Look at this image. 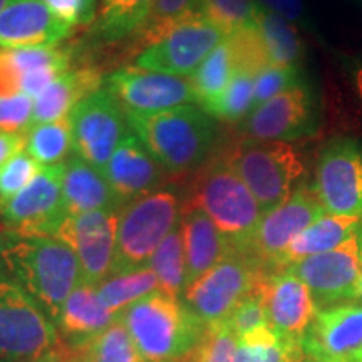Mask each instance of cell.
Instances as JSON below:
<instances>
[{"mask_svg": "<svg viewBox=\"0 0 362 362\" xmlns=\"http://www.w3.org/2000/svg\"><path fill=\"white\" fill-rule=\"evenodd\" d=\"M233 76V59L225 37L223 42L216 45L214 52L203 61V64L189 78L194 89V96H197V106H200L205 112L210 111L211 106L218 101L225 89L228 88Z\"/></svg>", "mask_w": 362, "mask_h": 362, "instance_id": "1f68e13d", "label": "cell"}, {"mask_svg": "<svg viewBox=\"0 0 362 362\" xmlns=\"http://www.w3.org/2000/svg\"><path fill=\"white\" fill-rule=\"evenodd\" d=\"M74 153L104 170L121 139L129 133L128 119L106 88L81 101L69 115Z\"/></svg>", "mask_w": 362, "mask_h": 362, "instance_id": "5bb4252c", "label": "cell"}, {"mask_svg": "<svg viewBox=\"0 0 362 362\" xmlns=\"http://www.w3.org/2000/svg\"><path fill=\"white\" fill-rule=\"evenodd\" d=\"M96 287L103 304L116 315L143 297L160 291L156 274L149 267L112 274Z\"/></svg>", "mask_w": 362, "mask_h": 362, "instance_id": "4dcf8cb0", "label": "cell"}, {"mask_svg": "<svg viewBox=\"0 0 362 362\" xmlns=\"http://www.w3.org/2000/svg\"><path fill=\"white\" fill-rule=\"evenodd\" d=\"M198 12L211 24L225 33V35L255 24L260 6L257 0H198Z\"/></svg>", "mask_w": 362, "mask_h": 362, "instance_id": "8d00e7d4", "label": "cell"}, {"mask_svg": "<svg viewBox=\"0 0 362 362\" xmlns=\"http://www.w3.org/2000/svg\"><path fill=\"white\" fill-rule=\"evenodd\" d=\"M54 351L61 362H146L119 317L101 332L59 341Z\"/></svg>", "mask_w": 362, "mask_h": 362, "instance_id": "cb8c5ba5", "label": "cell"}, {"mask_svg": "<svg viewBox=\"0 0 362 362\" xmlns=\"http://www.w3.org/2000/svg\"><path fill=\"white\" fill-rule=\"evenodd\" d=\"M259 285H257L255 291L248 293V296L243 298L237 307H235L232 314L228 315V319L225 320L226 325H228L230 330H232L237 337L245 336V334L252 332V330L269 324L264 298H262Z\"/></svg>", "mask_w": 362, "mask_h": 362, "instance_id": "7bdbcfd3", "label": "cell"}, {"mask_svg": "<svg viewBox=\"0 0 362 362\" xmlns=\"http://www.w3.org/2000/svg\"><path fill=\"white\" fill-rule=\"evenodd\" d=\"M126 119L170 175L194 173L211 158L216 126L200 106L187 104L153 115H126Z\"/></svg>", "mask_w": 362, "mask_h": 362, "instance_id": "7a4b0ae2", "label": "cell"}, {"mask_svg": "<svg viewBox=\"0 0 362 362\" xmlns=\"http://www.w3.org/2000/svg\"><path fill=\"white\" fill-rule=\"evenodd\" d=\"M300 67H285V66H269L260 74L255 76L253 86V110L262 104L270 101L272 98L279 96L284 90L293 86L304 83Z\"/></svg>", "mask_w": 362, "mask_h": 362, "instance_id": "60d3db41", "label": "cell"}, {"mask_svg": "<svg viewBox=\"0 0 362 362\" xmlns=\"http://www.w3.org/2000/svg\"><path fill=\"white\" fill-rule=\"evenodd\" d=\"M119 210L66 215L54 237L78 255L86 284L99 285L112 274Z\"/></svg>", "mask_w": 362, "mask_h": 362, "instance_id": "e0dca14e", "label": "cell"}, {"mask_svg": "<svg viewBox=\"0 0 362 362\" xmlns=\"http://www.w3.org/2000/svg\"><path fill=\"white\" fill-rule=\"evenodd\" d=\"M57 342L56 324L19 285L0 275V362H34Z\"/></svg>", "mask_w": 362, "mask_h": 362, "instance_id": "52a82bcc", "label": "cell"}, {"mask_svg": "<svg viewBox=\"0 0 362 362\" xmlns=\"http://www.w3.org/2000/svg\"><path fill=\"white\" fill-rule=\"evenodd\" d=\"M12 66L22 74L29 71L44 69V67H57L69 71L71 54L57 45H39V47H22L4 51Z\"/></svg>", "mask_w": 362, "mask_h": 362, "instance_id": "f35d334b", "label": "cell"}, {"mask_svg": "<svg viewBox=\"0 0 362 362\" xmlns=\"http://www.w3.org/2000/svg\"><path fill=\"white\" fill-rule=\"evenodd\" d=\"M165 168L148 151L133 131L121 139L103 173L121 203L144 197L160 187Z\"/></svg>", "mask_w": 362, "mask_h": 362, "instance_id": "44dd1931", "label": "cell"}, {"mask_svg": "<svg viewBox=\"0 0 362 362\" xmlns=\"http://www.w3.org/2000/svg\"><path fill=\"white\" fill-rule=\"evenodd\" d=\"M255 24L269 52L272 66L298 67L304 59V42L297 25L260 7Z\"/></svg>", "mask_w": 362, "mask_h": 362, "instance_id": "f546056e", "label": "cell"}, {"mask_svg": "<svg viewBox=\"0 0 362 362\" xmlns=\"http://www.w3.org/2000/svg\"><path fill=\"white\" fill-rule=\"evenodd\" d=\"M44 4L69 27L93 24L98 17V0H44Z\"/></svg>", "mask_w": 362, "mask_h": 362, "instance_id": "f6af8a7d", "label": "cell"}, {"mask_svg": "<svg viewBox=\"0 0 362 362\" xmlns=\"http://www.w3.org/2000/svg\"><path fill=\"white\" fill-rule=\"evenodd\" d=\"M302 349H304V357H302L300 362H339L334 357L324 354L320 351L310 349V347H302Z\"/></svg>", "mask_w": 362, "mask_h": 362, "instance_id": "681fc988", "label": "cell"}, {"mask_svg": "<svg viewBox=\"0 0 362 362\" xmlns=\"http://www.w3.org/2000/svg\"><path fill=\"white\" fill-rule=\"evenodd\" d=\"M117 317L103 304L96 285L83 282L67 297L57 327L66 337H83L107 329Z\"/></svg>", "mask_w": 362, "mask_h": 362, "instance_id": "4316f807", "label": "cell"}, {"mask_svg": "<svg viewBox=\"0 0 362 362\" xmlns=\"http://www.w3.org/2000/svg\"><path fill=\"white\" fill-rule=\"evenodd\" d=\"M66 161L42 166L27 187L8 198L0 200V221L6 232L17 235H49L54 237L66 218L62 180Z\"/></svg>", "mask_w": 362, "mask_h": 362, "instance_id": "7c38bea8", "label": "cell"}, {"mask_svg": "<svg viewBox=\"0 0 362 362\" xmlns=\"http://www.w3.org/2000/svg\"><path fill=\"white\" fill-rule=\"evenodd\" d=\"M310 188L327 214L362 218V139L330 138L317 156Z\"/></svg>", "mask_w": 362, "mask_h": 362, "instance_id": "9c48e42d", "label": "cell"}, {"mask_svg": "<svg viewBox=\"0 0 362 362\" xmlns=\"http://www.w3.org/2000/svg\"><path fill=\"white\" fill-rule=\"evenodd\" d=\"M7 2H8V0H0V12H2V8L6 7Z\"/></svg>", "mask_w": 362, "mask_h": 362, "instance_id": "db71d44e", "label": "cell"}, {"mask_svg": "<svg viewBox=\"0 0 362 362\" xmlns=\"http://www.w3.org/2000/svg\"><path fill=\"white\" fill-rule=\"evenodd\" d=\"M269 325L282 336L302 342L317 314L309 287L287 270L269 272L259 285Z\"/></svg>", "mask_w": 362, "mask_h": 362, "instance_id": "ac0fdd59", "label": "cell"}, {"mask_svg": "<svg viewBox=\"0 0 362 362\" xmlns=\"http://www.w3.org/2000/svg\"><path fill=\"white\" fill-rule=\"evenodd\" d=\"M25 151L40 166L64 163L74 155V136L69 116L52 123L35 124L25 134Z\"/></svg>", "mask_w": 362, "mask_h": 362, "instance_id": "836d02e7", "label": "cell"}, {"mask_svg": "<svg viewBox=\"0 0 362 362\" xmlns=\"http://www.w3.org/2000/svg\"><path fill=\"white\" fill-rule=\"evenodd\" d=\"M198 0H155L148 19L136 30V45L143 51L160 40L176 22L197 8Z\"/></svg>", "mask_w": 362, "mask_h": 362, "instance_id": "d590c367", "label": "cell"}, {"mask_svg": "<svg viewBox=\"0 0 362 362\" xmlns=\"http://www.w3.org/2000/svg\"><path fill=\"white\" fill-rule=\"evenodd\" d=\"M225 37L223 30L194 11L176 22L160 40L139 52L134 66L163 74L192 78Z\"/></svg>", "mask_w": 362, "mask_h": 362, "instance_id": "30bf717a", "label": "cell"}, {"mask_svg": "<svg viewBox=\"0 0 362 362\" xmlns=\"http://www.w3.org/2000/svg\"><path fill=\"white\" fill-rule=\"evenodd\" d=\"M220 156L247 185L264 214L287 202L305 175L304 156L288 141L243 139L226 146Z\"/></svg>", "mask_w": 362, "mask_h": 362, "instance_id": "5b68a950", "label": "cell"}, {"mask_svg": "<svg viewBox=\"0 0 362 362\" xmlns=\"http://www.w3.org/2000/svg\"><path fill=\"white\" fill-rule=\"evenodd\" d=\"M269 272L250 257L232 252L193 282L185 292V304L203 324L225 322L235 307L252 293Z\"/></svg>", "mask_w": 362, "mask_h": 362, "instance_id": "ba28073f", "label": "cell"}, {"mask_svg": "<svg viewBox=\"0 0 362 362\" xmlns=\"http://www.w3.org/2000/svg\"><path fill=\"white\" fill-rule=\"evenodd\" d=\"M187 206L202 210L228 240L233 252L245 255L264 211L242 178L220 155L194 171Z\"/></svg>", "mask_w": 362, "mask_h": 362, "instance_id": "277c9868", "label": "cell"}, {"mask_svg": "<svg viewBox=\"0 0 362 362\" xmlns=\"http://www.w3.org/2000/svg\"><path fill=\"white\" fill-rule=\"evenodd\" d=\"M259 6L265 11L284 17L293 25H300L304 29H309L310 22L307 17V11L304 6V0H257Z\"/></svg>", "mask_w": 362, "mask_h": 362, "instance_id": "bcb514c9", "label": "cell"}, {"mask_svg": "<svg viewBox=\"0 0 362 362\" xmlns=\"http://www.w3.org/2000/svg\"><path fill=\"white\" fill-rule=\"evenodd\" d=\"M361 228L362 218L325 214L307 226L304 232L293 240L279 259L274 272L284 270L285 267L296 264L298 260H304L307 257L334 250L344 242H347Z\"/></svg>", "mask_w": 362, "mask_h": 362, "instance_id": "484cf974", "label": "cell"}, {"mask_svg": "<svg viewBox=\"0 0 362 362\" xmlns=\"http://www.w3.org/2000/svg\"><path fill=\"white\" fill-rule=\"evenodd\" d=\"M106 89L124 115H153L197 103L189 78L128 66L112 72Z\"/></svg>", "mask_w": 362, "mask_h": 362, "instance_id": "2e32d148", "label": "cell"}, {"mask_svg": "<svg viewBox=\"0 0 362 362\" xmlns=\"http://www.w3.org/2000/svg\"><path fill=\"white\" fill-rule=\"evenodd\" d=\"M34 99L27 94L0 98V131L27 134L33 128Z\"/></svg>", "mask_w": 362, "mask_h": 362, "instance_id": "ee69618b", "label": "cell"}, {"mask_svg": "<svg viewBox=\"0 0 362 362\" xmlns=\"http://www.w3.org/2000/svg\"><path fill=\"white\" fill-rule=\"evenodd\" d=\"M357 302H362V265H361V279H359V291H357Z\"/></svg>", "mask_w": 362, "mask_h": 362, "instance_id": "f5cc1de1", "label": "cell"}, {"mask_svg": "<svg viewBox=\"0 0 362 362\" xmlns=\"http://www.w3.org/2000/svg\"><path fill=\"white\" fill-rule=\"evenodd\" d=\"M119 320L146 362L181 361L197 349L206 329L187 304L161 291L131 304Z\"/></svg>", "mask_w": 362, "mask_h": 362, "instance_id": "3957f363", "label": "cell"}, {"mask_svg": "<svg viewBox=\"0 0 362 362\" xmlns=\"http://www.w3.org/2000/svg\"><path fill=\"white\" fill-rule=\"evenodd\" d=\"M62 198L67 215H81L98 210H121L123 206L103 171L76 153L66 161Z\"/></svg>", "mask_w": 362, "mask_h": 362, "instance_id": "603a6c76", "label": "cell"}, {"mask_svg": "<svg viewBox=\"0 0 362 362\" xmlns=\"http://www.w3.org/2000/svg\"><path fill=\"white\" fill-rule=\"evenodd\" d=\"M34 362H61L59 359V356L56 354V351H49L47 354H44L42 357H39V359H35Z\"/></svg>", "mask_w": 362, "mask_h": 362, "instance_id": "816d5d0a", "label": "cell"}, {"mask_svg": "<svg viewBox=\"0 0 362 362\" xmlns=\"http://www.w3.org/2000/svg\"><path fill=\"white\" fill-rule=\"evenodd\" d=\"M42 166L25 149L12 156L0 168V200H8L35 178Z\"/></svg>", "mask_w": 362, "mask_h": 362, "instance_id": "b9f144b4", "label": "cell"}, {"mask_svg": "<svg viewBox=\"0 0 362 362\" xmlns=\"http://www.w3.org/2000/svg\"><path fill=\"white\" fill-rule=\"evenodd\" d=\"M319 121V99L307 81L255 107L242 121V133L253 141H293L310 134Z\"/></svg>", "mask_w": 362, "mask_h": 362, "instance_id": "9a60e30c", "label": "cell"}, {"mask_svg": "<svg viewBox=\"0 0 362 362\" xmlns=\"http://www.w3.org/2000/svg\"><path fill=\"white\" fill-rule=\"evenodd\" d=\"M0 264L57 325L67 297L84 282L74 250L49 235H0Z\"/></svg>", "mask_w": 362, "mask_h": 362, "instance_id": "6da1fadb", "label": "cell"}, {"mask_svg": "<svg viewBox=\"0 0 362 362\" xmlns=\"http://www.w3.org/2000/svg\"><path fill=\"white\" fill-rule=\"evenodd\" d=\"M155 0H103L96 21L94 35L104 42L134 35L151 12Z\"/></svg>", "mask_w": 362, "mask_h": 362, "instance_id": "f1b7e54d", "label": "cell"}, {"mask_svg": "<svg viewBox=\"0 0 362 362\" xmlns=\"http://www.w3.org/2000/svg\"><path fill=\"white\" fill-rule=\"evenodd\" d=\"M22 149H25V134L0 131V168Z\"/></svg>", "mask_w": 362, "mask_h": 362, "instance_id": "c3c4849f", "label": "cell"}, {"mask_svg": "<svg viewBox=\"0 0 362 362\" xmlns=\"http://www.w3.org/2000/svg\"><path fill=\"white\" fill-rule=\"evenodd\" d=\"M180 226L187 252V284L189 287L218 262L228 257L233 248L214 221L198 208L181 206Z\"/></svg>", "mask_w": 362, "mask_h": 362, "instance_id": "7402d4cb", "label": "cell"}, {"mask_svg": "<svg viewBox=\"0 0 362 362\" xmlns=\"http://www.w3.org/2000/svg\"><path fill=\"white\" fill-rule=\"evenodd\" d=\"M327 214L314 189L302 183L282 205L267 211L250 240L245 255L267 272L275 265L288 245L307 226Z\"/></svg>", "mask_w": 362, "mask_h": 362, "instance_id": "4fadbf2b", "label": "cell"}, {"mask_svg": "<svg viewBox=\"0 0 362 362\" xmlns=\"http://www.w3.org/2000/svg\"><path fill=\"white\" fill-rule=\"evenodd\" d=\"M181 206L178 194L168 188H158L121 206L112 274L148 267L160 243L178 225Z\"/></svg>", "mask_w": 362, "mask_h": 362, "instance_id": "8992f818", "label": "cell"}, {"mask_svg": "<svg viewBox=\"0 0 362 362\" xmlns=\"http://www.w3.org/2000/svg\"><path fill=\"white\" fill-rule=\"evenodd\" d=\"M237 336L226 322L206 325L197 349L193 351L194 362H235Z\"/></svg>", "mask_w": 362, "mask_h": 362, "instance_id": "ab89813d", "label": "cell"}, {"mask_svg": "<svg viewBox=\"0 0 362 362\" xmlns=\"http://www.w3.org/2000/svg\"><path fill=\"white\" fill-rule=\"evenodd\" d=\"M71 29L44 0H8L0 12V51L57 45Z\"/></svg>", "mask_w": 362, "mask_h": 362, "instance_id": "d6986e66", "label": "cell"}, {"mask_svg": "<svg viewBox=\"0 0 362 362\" xmlns=\"http://www.w3.org/2000/svg\"><path fill=\"white\" fill-rule=\"evenodd\" d=\"M302 347L324 352L339 362H362V302L317 310Z\"/></svg>", "mask_w": 362, "mask_h": 362, "instance_id": "ffe728a7", "label": "cell"}, {"mask_svg": "<svg viewBox=\"0 0 362 362\" xmlns=\"http://www.w3.org/2000/svg\"><path fill=\"white\" fill-rule=\"evenodd\" d=\"M103 89V74L94 67L69 69L34 99L33 126L64 119L81 101Z\"/></svg>", "mask_w": 362, "mask_h": 362, "instance_id": "d4e9b609", "label": "cell"}, {"mask_svg": "<svg viewBox=\"0 0 362 362\" xmlns=\"http://www.w3.org/2000/svg\"><path fill=\"white\" fill-rule=\"evenodd\" d=\"M354 86H356V90L357 94H359L361 101H362V66H359L354 72Z\"/></svg>", "mask_w": 362, "mask_h": 362, "instance_id": "f907efd6", "label": "cell"}, {"mask_svg": "<svg viewBox=\"0 0 362 362\" xmlns=\"http://www.w3.org/2000/svg\"><path fill=\"white\" fill-rule=\"evenodd\" d=\"M302 342L279 334L269 324L237 337L235 362H300Z\"/></svg>", "mask_w": 362, "mask_h": 362, "instance_id": "83f0119b", "label": "cell"}, {"mask_svg": "<svg viewBox=\"0 0 362 362\" xmlns=\"http://www.w3.org/2000/svg\"><path fill=\"white\" fill-rule=\"evenodd\" d=\"M226 42L232 52L235 72H243L255 78L262 71L272 66L270 56L262 39L257 24L242 27L226 35Z\"/></svg>", "mask_w": 362, "mask_h": 362, "instance_id": "e575fe53", "label": "cell"}, {"mask_svg": "<svg viewBox=\"0 0 362 362\" xmlns=\"http://www.w3.org/2000/svg\"><path fill=\"white\" fill-rule=\"evenodd\" d=\"M362 265V228L339 245L319 255L285 267L304 282L314 297L317 310L357 302Z\"/></svg>", "mask_w": 362, "mask_h": 362, "instance_id": "8fae6325", "label": "cell"}, {"mask_svg": "<svg viewBox=\"0 0 362 362\" xmlns=\"http://www.w3.org/2000/svg\"><path fill=\"white\" fill-rule=\"evenodd\" d=\"M21 78V72L12 66L4 51H0V98L22 94Z\"/></svg>", "mask_w": 362, "mask_h": 362, "instance_id": "7dc6e473", "label": "cell"}, {"mask_svg": "<svg viewBox=\"0 0 362 362\" xmlns=\"http://www.w3.org/2000/svg\"><path fill=\"white\" fill-rule=\"evenodd\" d=\"M148 267L156 274L161 292L176 298L187 292V252L180 221L153 253Z\"/></svg>", "mask_w": 362, "mask_h": 362, "instance_id": "d6a6232c", "label": "cell"}, {"mask_svg": "<svg viewBox=\"0 0 362 362\" xmlns=\"http://www.w3.org/2000/svg\"><path fill=\"white\" fill-rule=\"evenodd\" d=\"M253 86H255L253 76L235 72L228 88L211 106L208 115L214 119H221L226 123L243 121L253 111Z\"/></svg>", "mask_w": 362, "mask_h": 362, "instance_id": "74e56055", "label": "cell"}]
</instances>
